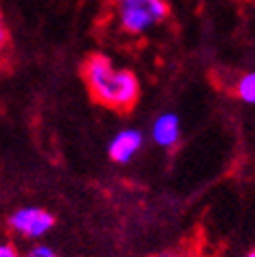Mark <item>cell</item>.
<instances>
[{"mask_svg": "<svg viewBox=\"0 0 255 257\" xmlns=\"http://www.w3.org/2000/svg\"><path fill=\"white\" fill-rule=\"evenodd\" d=\"M243 257H255V247H251V249H249V251H247Z\"/></svg>", "mask_w": 255, "mask_h": 257, "instance_id": "obj_11", "label": "cell"}, {"mask_svg": "<svg viewBox=\"0 0 255 257\" xmlns=\"http://www.w3.org/2000/svg\"><path fill=\"white\" fill-rule=\"evenodd\" d=\"M143 147V135L137 128H124L118 131L110 143H108V157L114 164H129L131 159L141 151Z\"/></svg>", "mask_w": 255, "mask_h": 257, "instance_id": "obj_4", "label": "cell"}, {"mask_svg": "<svg viewBox=\"0 0 255 257\" xmlns=\"http://www.w3.org/2000/svg\"><path fill=\"white\" fill-rule=\"evenodd\" d=\"M21 257H61L57 251H53L51 247H45V245H35V247H31L25 255Z\"/></svg>", "mask_w": 255, "mask_h": 257, "instance_id": "obj_9", "label": "cell"}, {"mask_svg": "<svg viewBox=\"0 0 255 257\" xmlns=\"http://www.w3.org/2000/svg\"><path fill=\"white\" fill-rule=\"evenodd\" d=\"M13 233L25 239H41L55 227V216L43 206H23L9 216Z\"/></svg>", "mask_w": 255, "mask_h": 257, "instance_id": "obj_3", "label": "cell"}, {"mask_svg": "<svg viewBox=\"0 0 255 257\" xmlns=\"http://www.w3.org/2000/svg\"><path fill=\"white\" fill-rule=\"evenodd\" d=\"M231 92L237 100L245 104H255V72L239 74L235 84L231 86Z\"/></svg>", "mask_w": 255, "mask_h": 257, "instance_id": "obj_7", "label": "cell"}, {"mask_svg": "<svg viewBox=\"0 0 255 257\" xmlns=\"http://www.w3.org/2000/svg\"><path fill=\"white\" fill-rule=\"evenodd\" d=\"M0 257H21V253H19V249L13 243L3 241V243H0Z\"/></svg>", "mask_w": 255, "mask_h": 257, "instance_id": "obj_10", "label": "cell"}, {"mask_svg": "<svg viewBox=\"0 0 255 257\" xmlns=\"http://www.w3.org/2000/svg\"><path fill=\"white\" fill-rule=\"evenodd\" d=\"M155 257H208V255L204 253V245L200 241H186L174 249L157 253Z\"/></svg>", "mask_w": 255, "mask_h": 257, "instance_id": "obj_8", "label": "cell"}, {"mask_svg": "<svg viewBox=\"0 0 255 257\" xmlns=\"http://www.w3.org/2000/svg\"><path fill=\"white\" fill-rule=\"evenodd\" d=\"M106 11L118 33L131 39L147 35L151 29L166 25L172 17L168 0H106Z\"/></svg>", "mask_w": 255, "mask_h": 257, "instance_id": "obj_2", "label": "cell"}, {"mask_svg": "<svg viewBox=\"0 0 255 257\" xmlns=\"http://www.w3.org/2000/svg\"><path fill=\"white\" fill-rule=\"evenodd\" d=\"M17 66V49H15V39L9 29L7 17L0 9V78H7L15 72Z\"/></svg>", "mask_w": 255, "mask_h": 257, "instance_id": "obj_6", "label": "cell"}, {"mask_svg": "<svg viewBox=\"0 0 255 257\" xmlns=\"http://www.w3.org/2000/svg\"><path fill=\"white\" fill-rule=\"evenodd\" d=\"M82 84L94 104L116 114H129L141 98V82L129 68H116L100 51L88 53L80 63Z\"/></svg>", "mask_w": 255, "mask_h": 257, "instance_id": "obj_1", "label": "cell"}, {"mask_svg": "<svg viewBox=\"0 0 255 257\" xmlns=\"http://www.w3.org/2000/svg\"><path fill=\"white\" fill-rule=\"evenodd\" d=\"M237 3H249V5H255V0H237Z\"/></svg>", "mask_w": 255, "mask_h": 257, "instance_id": "obj_12", "label": "cell"}, {"mask_svg": "<svg viewBox=\"0 0 255 257\" xmlns=\"http://www.w3.org/2000/svg\"><path fill=\"white\" fill-rule=\"evenodd\" d=\"M151 137L153 141L164 147V149H170L174 145H178L180 141V120L174 112H164L159 114L151 126Z\"/></svg>", "mask_w": 255, "mask_h": 257, "instance_id": "obj_5", "label": "cell"}]
</instances>
